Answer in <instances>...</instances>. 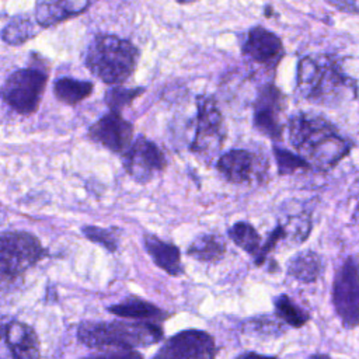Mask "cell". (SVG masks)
<instances>
[{
  "label": "cell",
  "mask_w": 359,
  "mask_h": 359,
  "mask_svg": "<svg viewBox=\"0 0 359 359\" xmlns=\"http://www.w3.org/2000/svg\"><path fill=\"white\" fill-rule=\"evenodd\" d=\"M286 126L293 149L310 168L318 171L334 168L353 147V143L344 137L328 119L317 114H296Z\"/></svg>",
  "instance_id": "1"
},
{
  "label": "cell",
  "mask_w": 359,
  "mask_h": 359,
  "mask_svg": "<svg viewBox=\"0 0 359 359\" xmlns=\"http://www.w3.org/2000/svg\"><path fill=\"white\" fill-rule=\"evenodd\" d=\"M349 57L309 55L297 63V93L311 104L337 105L346 93L356 97V74L349 73Z\"/></svg>",
  "instance_id": "2"
},
{
  "label": "cell",
  "mask_w": 359,
  "mask_h": 359,
  "mask_svg": "<svg viewBox=\"0 0 359 359\" xmlns=\"http://www.w3.org/2000/svg\"><path fill=\"white\" fill-rule=\"evenodd\" d=\"M161 325L153 321H86L77 328L79 341L88 348L135 349L160 342Z\"/></svg>",
  "instance_id": "3"
},
{
  "label": "cell",
  "mask_w": 359,
  "mask_h": 359,
  "mask_svg": "<svg viewBox=\"0 0 359 359\" xmlns=\"http://www.w3.org/2000/svg\"><path fill=\"white\" fill-rule=\"evenodd\" d=\"M139 56V49L130 41L111 34H98L87 48L86 66L105 84L118 86L136 70Z\"/></svg>",
  "instance_id": "4"
},
{
  "label": "cell",
  "mask_w": 359,
  "mask_h": 359,
  "mask_svg": "<svg viewBox=\"0 0 359 359\" xmlns=\"http://www.w3.org/2000/svg\"><path fill=\"white\" fill-rule=\"evenodd\" d=\"M45 251L39 240L25 231L0 234V285L20 278L35 265Z\"/></svg>",
  "instance_id": "5"
},
{
  "label": "cell",
  "mask_w": 359,
  "mask_h": 359,
  "mask_svg": "<svg viewBox=\"0 0 359 359\" xmlns=\"http://www.w3.org/2000/svg\"><path fill=\"white\" fill-rule=\"evenodd\" d=\"M226 140V125L213 97H196L195 135L189 150L203 158L216 156Z\"/></svg>",
  "instance_id": "6"
},
{
  "label": "cell",
  "mask_w": 359,
  "mask_h": 359,
  "mask_svg": "<svg viewBox=\"0 0 359 359\" xmlns=\"http://www.w3.org/2000/svg\"><path fill=\"white\" fill-rule=\"evenodd\" d=\"M48 81V73L39 67L20 69L11 73L0 90L1 98L18 114L36 111Z\"/></svg>",
  "instance_id": "7"
},
{
  "label": "cell",
  "mask_w": 359,
  "mask_h": 359,
  "mask_svg": "<svg viewBox=\"0 0 359 359\" xmlns=\"http://www.w3.org/2000/svg\"><path fill=\"white\" fill-rule=\"evenodd\" d=\"M287 107L286 95L272 83H266L258 90L252 104L254 128L275 142L283 139L286 128L285 111Z\"/></svg>",
  "instance_id": "8"
},
{
  "label": "cell",
  "mask_w": 359,
  "mask_h": 359,
  "mask_svg": "<svg viewBox=\"0 0 359 359\" xmlns=\"http://www.w3.org/2000/svg\"><path fill=\"white\" fill-rule=\"evenodd\" d=\"M332 302L342 323L355 328L359 320V280L355 257H348L338 271L334 280Z\"/></svg>",
  "instance_id": "9"
},
{
  "label": "cell",
  "mask_w": 359,
  "mask_h": 359,
  "mask_svg": "<svg viewBox=\"0 0 359 359\" xmlns=\"http://www.w3.org/2000/svg\"><path fill=\"white\" fill-rule=\"evenodd\" d=\"M122 165L136 182L147 184L165 168L167 160L156 143L139 136L122 154Z\"/></svg>",
  "instance_id": "10"
},
{
  "label": "cell",
  "mask_w": 359,
  "mask_h": 359,
  "mask_svg": "<svg viewBox=\"0 0 359 359\" xmlns=\"http://www.w3.org/2000/svg\"><path fill=\"white\" fill-rule=\"evenodd\" d=\"M216 344L202 330H184L172 335L151 359H215Z\"/></svg>",
  "instance_id": "11"
},
{
  "label": "cell",
  "mask_w": 359,
  "mask_h": 359,
  "mask_svg": "<svg viewBox=\"0 0 359 359\" xmlns=\"http://www.w3.org/2000/svg\"><path fill=\"white\" fill-rule=\"evenodd\" d=\"M88 136L104 149L123 154L133 140V126L121 112L109 111L88 128Z\"/></svg>",
  "instance_id": "12"
},
{
  "label": "cell",
  "mask_w": 359,
  "mask_h": 359,
  "mask_svg": "<svg viewBox=\"0 0 359 359\" xmlns=\"http://www.w3.org/2000/svg\"><path fill=\"white\" fill-rule=\"evenodd\" d=\"M216 168L226 181L240 185L259 180L266 171V163L250 150L233 149L219 157Z\"/></svg>",
  "instance_id": "13"
},
{
  "label": "cell",
  "mask_w": 359,
  "mask_h": 359,
  "mask_svg": "<svg viewBox=\"0 0 359 359\" xmlns=\"http://www.w3.org/2000/svg\"><path fill=\"white\" fill-rule=\"evenodd\" d=\"M241 50L250 62L268 70H275L285 55L282 39L262 25H255L248 31Z\"/></svg>",
  "instance_id": "14"
},
{
  "label": "cell",
  "mask_w": 359,
  "mask_h": 359,
  "mask_svg": "<svg viewBox=\"0 0 359 359\" xmlns=\"http://www.w3.org/2000/svg\"><path fill=\"white\" fill-rule=\"evenodd\" d=\"M39 339L35 331L20 321L0 327V359H39Z\"/></svg>",
  "instance_id": "15"
},
{
  "label": "cell",
  "mask_w": 359,
  "mask_h": 359,
  "mask_svg": "<svg viewBox=\"0 0 359 359\" xmlns=\"http://www.w3.org/2000/svg\"><path fill=\"white\" fill-rule=\"evenodd\" d=\"M90 4L91 0H43L36 7L35 20L39 27L48 28L83 14Z\"/></svg>",
  "instance_id": "16"
},
{
  "label": "cell",
  "mask_w": 359,
  "mask_h": 359,
  "mask_svg": "<svg viewBox=\"0 0 359 359\" xmlns=\"http://www.w3.org/2000/svg\"><path fill=\"white\" fill-rule=\"evenodd\" d=\"M143 244L146 252L150 255L153 262L171 276L182 275L181 252L172 243L164 241L154 234H144Z\"/></svg>",
  "instance_id": "17"
},
{
  "label": "cell",
  "mask_w": 359,
  "mask_h": 359,
  "mask_svg": "<svg viewBox=\"0 0 359 359\" xmlns=\"http://www.w3.org/2000/svg\"><path fill=\"white\" fill-rule=\"evenodd\" d=\"M107 310L118 317L135 318L137 321H153V323L157 320H165L170 316L160 307L137 296H129L122 302L109 306Z\"/></svg>",
  "instance_id": "18"
},
{
  "label": "cell",
  "mask_w": 359,
  "mask_h": 359,
  "mask_svg": "<svg viewBox=\"0 0 359 359\" xmlns=\"http://www.w3.org/2000/svg\"><path fill=\"white\" fill-rule=\"evenodd\" d=\"M323 271V259L321 257L311 251L304 250L297 252L289 262H287V273L299 282L310 283L314 282Z\"/></svg>",
  "instance_id": "19"
},
{
  "label": "cell",
  "mask_w": 359,
  "mask_h": 359,
  "mask_svg": "<svg viewBox=\"0 0 359 359\" xmlns=\"http://www.w3.org/2000/svg\"><path fill=\"white\" fill-rule=\"evenodd\" d=\"M94 91V84L91 81L77 80L72 77L57 79L53 84L55 97L70 107H74L88 98Z\"/></svg>",
  "instance_id": "20"
},
{
  "label": "cell",
  "mask_w": 359,
  "mask_h": 359,
  "mask_svg": "<svg viewBox=\"0 0 359 359\" xmlns=\"http://www.w3.org/2000/svg\"><path fill=\"white\" fill-rule=\"evenodd\" d=\"M187 252L198 261L215 262L223 258L226 241L217 234H201L191 243Z\"/></svg>",
  "instance_id": "21"
},
{
  "label": "cell",
  "mask_w": 359,
  "mask_h": 359,
  "mask_svg": "<svg viewBox=\"0 0 359 359\" xmlns=\"http://www.w3.org/2000/svg\"><path fill=\"white\" fill-rule=\"evenodd\" d=\"M230 240L243 251L255 257L261 248V237L248 222H237L227 231Z\"/></svg>",
  "instance_id": "22"
},
{
  "label": "cell",
  "mask_w": 359,
  "mask_h": 359,
  "mask_svg": "<svg viewBox=\"0 0 359 359\" xmlns=\"http://www.w3.org/2000/svg\"><path fill=\"white\" fill-rule=\"evenodd\" d=\"M273 306L275 314L290 327L300 328L310 320L309 313L297 306L287 294H279L278 297H275Z\"/></svg>",
  "instance_id": "23"
},
{
  "label": "cell",
  "mask_w": 359,
  "mask_h": 359,
  "mask_svg": "<svg viewBox=\"0 0 359 359\" xmlns=\"http://www.w3.org/2000/svg\"><path fill=\"white\" fill-rule=\"evenodd\" d=\"M35 24L28 17H14L1 31V38L10 45H21L36 35Z\"/></svg>",
  "instance_id": "24"
},
{
  "label": "cell",
  "mask_w": 359,
  "mask_h": 359,
  "mask_svg": "<svg viewBox=\"0 0 359 359\" xmlns=\"http://www.w3.org/2000/svg\"><path fill=\"white\" fill-rule=\"evenodd\" d=\"M144 93V87L125 88L122 86H114L105 91L104 101L109 107V111L121 112L123 108L132 105V102Z\"/></svg>",
  "instance_id": "25"
},
{
  "label": "cell",
  "mask_w": 359,
  "mask_h": 359,
  "mask_svg": "<svg viewBox=\"0 0 359 359\" xmlns=\"http://www.w3.org/2000/svg\"><path fill=\"white\" fill-rule=\"evenodd\" d=\"M273 157L278 165V172L280 175L294 174L300 170H310V165L303 160L297 153H292L286 149H280L273 146Z\"/></svg>",
  "instance_id": "26"
},
{
  "label": "cell",
  "mask_w": 359,
  "mask_h": 359,
  "mask_svg": "<svg viewBox=\"0 0 359 359\" xmlns=\"http://www.w3.org/2000/svg\"><path fill=\"white\" fill-rule=\"evenodd\" d=\"M83 234L86 238H88L90 241L102 245L107 251L109 252H115L118 250V244H119V234L116 231V229H104V227H98V226H84L81 229Z\"/></svg>",
  "instance_id": "27"
},
{
  "label": "cell",
  "mask_w": 359,
  "mask_h": 359,
  "mask_svg": "<svg viewBox=\"0 0 359 359\" xmlns=\"http://www.w3.org/2000/svg\"><path fill=\"white\" fill-rule=\"evenodd\" d=\"M283 237H286V231H285L283 226L279 224V226H276V227L272 230V233L268 236L265 244L259 248L258 254L254 257V258H255V265H258V266L262 265V264L266 261L268 254L273 250V247L278 244V241L282 240Z\"/></svg>",
  "instance_id": "28"
},
{
  "label": "cell",
  "mask_w": 359,
  "mask_h": 359,
  "mask_svg": "<svg viewBox=\"0 0 359 359\" xmlns=\"http://www.w3.org/2000/svg\"><path fill=\"white\" fill-rule=\"evenodd\" d=\"M83 359H143V355L136 349H114L87 356Z\"/></svg>",
  "instance_id": "29"
},
{
  "label": "cell",
  "mask_w": 359,
  "mask_h": 359,
  "mask_svg": "<svg viewBox=\"0 0 359 359\" xmlns=\"http://www.w3.org/2000/svg\"><path fill=\"white\" fill-rule=\"evenodd\" d=\"M327 1L330 4H332L334 7L342 10V11H348V13H352V14L358 13L356 0H327Z\"/></svg>",
  "instance_id": "30"
},
{
  "label": "cell",
  "mask_w": 359,
  "mask_h": 359,
  "mask_svg": "<svg viewBox=\"0 0 359 359\" xmlns=\"http://www.w3.org/2000/svg\"><path fill=\"white\" fill-rule=\"evenodd\" d=\"M236 359H278V358L261 355V353H257V352H245V353H241L240 356H237Z\"/></svg>",
  "instance_id": "31"
},
{
  "label": "cell",
  "mask_w": 359,
  "mask_h": 359,
  "mask_svg": "<svg viewBox=\"0 0 359 359\" xmlns=\"http://www.w3.org/2000/svg\"><path fill=\"white\" fill-rule=\"evenodd\" d=\"M309 359H330L327 355H313Z\"/></svg>",
  "instance_id": "32"
},
{
  "label": "cell",
  "mask_w": 359,
  "mask_h": 359,
  "mask_svg": "<svg viewBox=\"0 0 359 359\" xmlns=\"http://www.w3.org/2000/svg\"><path fill=\"white\" fill-rule=\"evenodd\" d=\"M265 15H266V17L272 15V6H266V7H265Z\"/></svg>",
  "instance_id": "33"
},
{
  "label": "cell",
  "mask_w": 359,
  "mask_h": 359,
  "mask_svg": "<svg viewBox=\"0 0 359 359\" xmlns=\"http://www.w3.org/2000/svg\"><path fill=\"white\" fill-rule=\"evenodd\" d=\"M178 3H181V4H188V3H194V1H196V0H177Z\"/></svg>",
  "instance_id": "34"
}]
</instances>
